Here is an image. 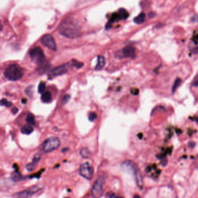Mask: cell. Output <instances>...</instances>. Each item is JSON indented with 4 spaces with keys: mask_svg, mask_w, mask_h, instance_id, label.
I'll return each mask as SVG.
<instances>
[{
    "mask_svg": "<svg viewBox=\"0 0 198 198\" xmlns=\"http://www.w3.org/2000/svg\"><path fill=\"white\" fill-rule=\"evenodd\" d=\"M58 29L60 34L67 38L74 39L80 35L79 24L76 19L71 17L64 19Z\"/></svg>",
    "mask_w": 198,
    "mask_h": 198,
    "instance_id": "1",
    "label": "cell"
},
{
    "mask_svg": "<svg viewBox=\"0 0 198 198\" xmlns=\"http://www.w3.org/2000/svg\"><path fill=\"white\" fill-rule=\"evenodd\" d=\"M121 167L124 171L134 176L137 187L142 190L143 186V177L137 165L131 160H126L122 163Z\"/></svg>",
    "mask_w": 198,
    "mask_h": 198,
    "instance_id": "2",
    "label": "cell"
},
{
    "mask_svg": "<svg viewBox=\"0 0 198 198\" xmlns=\"http://www.w3.org/2000/svg\"><path fill=\"white\" fill-rule=\"evenodd\" d=\"M24 75V70L17 64L9 66L4 72L5 77L11 81H17L22 79Z\"/></svg>",
    "mask_w": 198,
    "mask_h": 198,
    "instance_id": "3",
    "label": "cell"
},
{
    "mask_svg": "<svg viewBox=\"0 0 198 198\" xmlns=\"http://www.w3.org/2000/svg\"><path fill=\"white\" fill-rule=\"evenodd\" d=\"M105 179L103 176H100L95 181L91 190V196L93 198H100L103 194V186Z\"/></svg>",
    "mask_w": 198,
    "mask_h": 198,
    "instance_id": "4",
    "label": "cell"
},
{
    "mask_svg": "<svg viewBox=\"0 0 198 198\" xmlns=\"http://www.w3.org/2000/svg\"><path fill=\"white\" fill-rule=\"evenodd\" d=\"M61 145L60 140L56 137H49L42 145V149L46 153L51 152L57 149Z\"/></svg>",
    "mask_w": 198,
    "mask_h": 198,
    "instance_id": "5",
    "label": "cell"
},
{
    "mask_svg": "<svg viewBox=\"0 0 198 198\" xmlns=\"http://www.w3.org/2000/svg\"><path fill=\"white\" fill-rule=\"evenodd\" d=\"M30 56L32 61L37 64H42L46 59L43 50L39 47L32 49L30 52Z\"/></svg>",
    "mask_w": 198,
    "mask_h": 198,
    "instance_id": "6",
    "label": "cell"
},
{
    "mask_svg": "<svg viewBox=\"0 0 198 198\" xmlns=\"http://www.w3.org/2000/svg\"><path fill=\"white\" fill-rule=\"evenodd\" d=\"M94 170L93 167L90 165L88 163H84L80 167V174L86 180H91L94 176Z\"/></svg>",
    "mask_w": 198,
    "mask_h": 198,
    "instance_id": "7",
    "label": "cell"
},
{
    "mask_svg": "<svg viewBox=\"0 0 198 198\" xmlns=\"http://www.w3.org/2000/svg\"><path fill=\"white\" fill-rule=\"evenodd\" d=\"M115 56L118 59L123 58H134L135 56V50L132 46H127L117 51L115 54Z\"/></svg>",
    "mask_w": 198,
    "mask_h": 198,
    "instance_id": "8",
    "label": "cell"
},
{
    "mask_svg": "<svg viewBox=\"0 0 198 198\" xmlns=\"http://www.w3.org/2000/svg\"><path fill=\"white\" fill-rule=\"evenodd\" d=\"M41 188L38 185L33 186L26 190H23L22 192H18L16 194L13 195L14 198H29L32 197L33 195L38 192Z\"/></svg>",
    "mask_w": 198,
    "mask_h": 198,
    "instance_id": "9",
    "label": "cell"
},
{
    "mask_svg": "<svg viewBox=\"0 0 198 198\" xmlns=\"http://www.w3.org/2000/svg\"><path fill=\"white\" fill-rule=\"evenodd\" d=\"M41 43L46 47L54 51H55L57 49L55 40L51 34H46L41 39Z\"/></svg>",
    "mask_w": 198,
    "mask_h": 198,
    "instance_id": "10",
    "label": "cell"
},
{
    "mask_svg": "<svg viewBox=\"0 0 198 198\" xmlns=\"http://www.w3.org/2000/svg\"><path fill=\"white\" fill-rule=\"evenodd\" d=\"M68 65L67 64H63L61 66H59L58 67H56L54 68L53 70H52L49 73V76L51 77H54L58 76H61L65 74L68 72Z\"/></svg>",
    "mask_w": 198,
    "mask_h": 198,
    "instance_id": "11",
    "label": "cell"
},
{
    "mask_svg": "<svg viewBox=\"0 0 198 198\" xmlns=\"http://www.w3.org/2000/svg\"><path fill=\"white\" fill-rule=\"evenodd\" d=\"M105 64V59L103 56L99 55L98 57V64L95 66V71L101 70Z\"/></svg>",
    "mask_w": 198,
    "mask_h": 198,
    "instance_id": "12",
    "label": "cell"
},
{
    "mask_svg": "<svg viewBox=\"0 0 198 198\" xmlns=\"http://www.w3.org/2000/svg\"><path fill=\"white\" fill-rule=\"evenodd\" d=\"M41 101L44 103H48L51 101V94L49 91H46L41 95Z\"/></svg>",
    "mask_w": 198,
    "mask_h": 198,
    "instance_id": "13",
    "label": "cell"
},
{
    "mask_svg": "<svg viewBox=\"0 0 198 198\" xmlns=\"http://www.w3.org/2000/svg\"><path fill=\"white\" fill-rule=\"evenodd\" d=\"M145 17H146L145 14L144 13H141L138 16L135 17L134 22L137 24H143L145 22Z\"/></svg>",
    "mask_w": 198,
    "mask_h": 198,
    "instance_id": "14",
    "label": "cell"
},
{
    "mask_svg": "<svg viewBox=\"0 0 198 198\" xmlns=\"http://www.w3.org/2000/svg\"><path fill=\"white\" fill-rule=\"evenodd\" d=\"M33 128L30 125H26L22 128L21 132L24 134H30L33 131Z\"/></svg>",
    "mask_w": 198,
    "mask_h": 198,
    "instance_id": "15",
    "label": "cell"
},
{
    "mask_svg": "<svg viewBox=\"0 0 198 198\" xmlns=\"http://www.w3.org/2000/svg\"><path fill=\"white\" fill-rule=\"evenodd\" d=\"M80 155L84 158H88L91 156V152L87 148H83L81 149Z\"/></svg>",
    "mask_w": 198,
    "mask_h": 198,
    "instance_id": "16",
    "label": "cell"
},
{
    "mask_svg": "<svg viewBox=\"0 0 198 198\" xmlns=\"http://www.w3.org/2000/svg\"><path fill=\"white\" fill-rule=\"evenodd\" d=\"M119 17L120 19H126L129 16L128 13L125 9L120 8L119 10Z\"/></svg>",
    "mask_w": 198,
    "mask_h": 198,
    "instance_id": "17",
    "label": "cell"
},
{
    "mask_svg": "<svg viewBox=\"0 0 198 198\" xmlns=\"http://www.w3.org/2000/svg\"><path fill=\"white\" fill-rule=\"evenodd\" d=\"M26 120L27 123L30 126H33L35 124V118L32 113H30L27 115Z\"/></svg>",
    "mask_w": 198,
    "mask_h": 198,
    "instance_id": "18",
    "label": "cell"
},
{
    "mask_svg": "<svg viewBox=\"0 0 198 198\" xmlns=\"http://www.w3.org/2000/svg\"><path fill=\"white\" fill-rule=\"evenodd\" d=\"M182 83V80L180 79H177L175 80L174 81V83L173 84V86L172 88V91L173 93H174L176 91L177 89L180 87V86L181 84Z\"/></svg>",
    "mask_w": 198,
    "mask_h": 198,
    "instance_id": "19",
    "label": "cell"
},
{
    "mask_svg": "<svg viewBox=\"0 0 198 198\" xmlns=\"http://www.w3.org/2000/svg\"><path fill=\"white\" fill-rule=\"evenodd\" d=\"M12 105V103H11V102L8 101L6 99H2L1 100H0V105L1 106H5L6 107H10Z\"/></svg>",
    "mask_w": 198,
    "mask_h": 198,
    "instance_id": "20",
    "label": "cell"
},
{
    "mask_svg": "<svg viewBox=\"0 0 198 198\" xmlns=\"http://www.w3.org/2000/svg\"><path fill=\"white\" fill-rule=\"evenodd\" d=\"M46 90V84L44 82H40L39 86V88H38V91L39 93L40 94H42L43 93H44V91Z\"/></svg>",
    "mask_w": 198,
    "mask_h": 198,
    "instance_id": "21",
    "label": "cell"
},
{
    "mask_svg": "<svg viewBox=\"0 0 198 198\" xmlns=\"http://www.w3.org/2000/svg\"><path fill=\"white\" fill-rule=\"evenodd\" d=\"M72 66L75 67L76 69H80L83 66V64L76 60H72Z\"/></svg>",
    "mask_w": 198,
    "mask_h": 198,
    "instance_id": "22",
    "label": "cell"
},
{
    "mask_svg": "<svg viewBox=\"0 0 198 198\" xmlns=\"http://www.w3.org/2000/svg\"><path fill=\"white\" fill-rule=\"evenodd\" d=\"M71 98V96L69 94H66V95H64L63 98H62V105H65L66 103H68L69 101Z\"/></svg>",
    "mask_w": 198,
    "mask_h": 198,
    "instance_id": "23",
    "label": "cell"
},
{
    "mask_svg": "<svg viewBox=\"0 0 198 198\" xmlns=\"http://www.w3.org/2000/svg\"><path fill=\"white\" fill-rule=\"evenodd\" d=\"M36 163H34V162H33L32 163H30L29 165H27L26 166V168L29 170V171H32L35 168H36Z\"/></svg>",
    "mask_w": 198,
    "mask_h": 198,
    "instance_id": "24",
    "label": "cell"
},
{
    "mask_svg": "<svg viewBox=\"0 0 198 198\" xmlns=\"http://www.w3.org/2000/svg\"><path fill=\"white\" fill-rule=\"evenodd\" d=\"M88 119L90 120V121H94L95 119H96V114L95 113V112L90 113L89 115V116H88Z\"/></svg>",
    "mask_w": 198,
    "mask_h": 198,
    "instance_id": "25",
    "label": "cell"
},
{
    "mask_svg": "<svg viewBox=\"0 0 198 198\" xmlns=\"http://www.w3.org/2000/svg\"><path fill=\"white\" fill-rule=\"evenodd\" d=\"M41 158V155L40 153H37L35 155L34 157V159H33V162L34 163H36L38 161H39L40 160V159Z\"/></svg>",
    "mask_w": 198,
    "mask_h": 198,
    "instance_id": "26",
    "label": "cell"
},
{
    "mask_svg": "<svg viewBox=\"0 0 198 198\" xmlns=\"http://www.w3.org/2000/svg\"><path fill=\"white\" fill-rule=\"evenodd\" d=\"M198 77H197V76H196L195 78V79L193 80V82L192 83V85L193 86H195V87H197L198 86Z\"/></svg>",
    "mask_w": 198,
    "mask_h": 198,
    "instance_id": "27",
    "label": "cell"
},
{
    "mask_svg": "<svg viewBox=\"0 0 198 198\" xmlns=\"http://www.w3.org/2000/svg\"><path fill=\"white\" fill-rule=\"evenodd\" d=\"M131 93L132 94H134V95H137L138 94V90L137 88H133L131 90Z\"/></svg>",
    "mask_w": 198,
    "mask_h": 198,
    "instance_id": "28",
    "label": "cell"
},
{
    "mask_svg": "<svg viewBox=\"0 0 198 198\" xmlns=\"http://www.w3.org/2000/svg\"><path fill=\"white\" fill-rule=\"evenodd\" d=\"M107 196L109 198H113L115 196V194L113 193H112V192H108V194H107Z\"/></svg>",
    "mask_w": 198,
    "mask_h": 198,
    "instance_id": "29",
    "label": "cell"
},
{
    "mask_svg": "<svg viewBox=\"0 0 198 198\" xmlns=\"http://www.w3.org/2000/svg\"><path fill=\"white\" fill-rule=\"evenodd\" d=\"M12 113H14V114H16L17 113V112H18V109L16 108V107H14V108H13L12 109Z\"/></svg>",
    "mask_w": 198,
    "mask_h": 198,
    "instance_id": "30",
    "label": "cell"
},
{
    "mask_svg": "<svg viewBox=\"0 0 198 198\" xmlns=\"http://www.w3.org/2000/svg\"><path fill=\"white\" fill-rule=\"evenodd\" d=\"M155 15H156V14L154 12H150L149 14V16L150 17V18H153Z\"/></svg>",
    "mask_w": 198,
    "mask_h": 198,
    "instance_id": "31",
    "label": "cell"
},
{
    "mask_svg": "<svg viewBox=\"0 0 198 198\" xmlns=\"http://www.w3.org/2000/svg\"><path fill=\"white\" fill-rule=\"evenodd\" d=\"M133 198H141V197L138 195H135Z\"/></svg>",
    "mask_w": 198,
    "mask_h": 198,
    "instance_id": "32",
    "label": "cell"
},
{
    "mask_svg": "<svg viewBox=\"0 0 198 198\" xmlns=\"http://www.w3.org/2000/svg\"><path fill=\"white\" fill-rule=\"evenodd\" d=\"M26 101H27V100H26V99H22V103H26Z\"/></svg>",
    "mask_w": 198,
    "mask_h": 198,
    "instance_id": "33",
    "label": "cell"
},
{
    "mask_svg": "<svg viewBox=\"0 0 198 198\" xmlns=\"http://www.w3.org/2000/svg\"><path fill=\"white\" fill-rule=\"evenodd\" d=\"M2 26L1 24V23H0V31L2 30Z\"/></svg>",
    "mask_w": 198,
    "mask_h": 198,
    "instance_id": "34",
    "label": "cell"
},
{
    "mask_svg": "<svg viewBox=\"0 0 198 198\" xmlns=\"http://www.w3.org/2000/svg\"><path fill=\"white\" fill-rule=\"evenodd\" d=\"M124 198L123 197H122V196H116V198Z\"/></svg>",
    "mask_w": 198,
    "mask_h": 198,
    "instance_id": "35",
    "label": "cell"
},
{
    "mask_svg": "<svg viewBox=\"0 0 198 198\" xmlns=\"http://www.w3.org/2000/svg\"></svg>",
    "mask_w": 198,
    "mask_h": 198,
    "instance_id": "36",
    "label": "cell"
}]
</instances>
